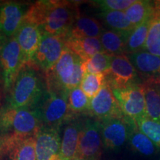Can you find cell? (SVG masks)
<instances>
[{
    "instance_id": "cell-27",
    "label": "cell",
    "mask_w": 160,
    "mask_h": 160,
    "mask_svg": "<svg viewBox=\"0 0 160 160\" xmlns=\"http://www.w3.org/2000/svg\"><path fill=\"white\" fill-rule=\"evenodd\" d=\"M154 1L135 0V2L125 11L128 19L132 25L137 27L148 17L152 14Z\"/></svg>"
},
{
    "instance_id": "cell-1",
    "label": "cell",
    "mask_w": 160,
    "mask_h": 160,
    "mask_svg": "<svg viewBox=\"0 0 160 160\" xmlns=\"http://www.w3.org/2000/svg\"><path fill=\"white\" fill-rule=\"evenodd\" d=\"M79 16L77 2L42 0L29 6L22 22L38 26L42 35L66 36Z\"/></svg>"
},
{
    "instance_id": "cell-18",
    "label": "cell",
    "mask_w": 160,
    "mask_h": 160,
    "mask_svg": "<svg viewBox=\"0 0 160 160\" xmlns=\"http://www.w3.org/2000/svg\"><path fill=\"white\" fill-rule=\"evenodd\" d=\"M67 123L61 141L60 159L61 160H73L78 156L82 121L74 118Z\"/></svg>"
},
{
    "instance_id": "cell-10",
    "label": "cell",
    "mask_w": 160,
    "mask_h": 160,
    "mask_svg": "<svg viewBox=\"0 0 160 160\" xmlns=\"http://www.w3.org/2000/svg\"><path fill=\"white\" fill-rule=\"evenodd\" d=\"M111 90L124 115L133 119L146 116L142 83Z\"/></svg>"
},
{
    "instance_id": "cell-24",
    "label": "cell",
    "mask_w": 160,
    "mask_h": 160,
    "mask_svg": "<svg viewBox=\"0 0 160 160\" xmlns=\"http://www.w3.org/2000/svg\"><path fill=\"white\" fill-rule=\"evenodd\" d=\"M99 17L110 30L130 35L134 26L130 22L125 11H107L99 13Z\"/></svg>"
},
{
    "instance_id": "cell-26",
    "label": "cell",
    "mask_w": 160,
    "mask_h": 160,
    "mask_svg": "<svg viewBox=\"0 0 160 160\" xmlns=\"http://www.w3.org/2000/svg\"><path fill=\"white\" fill-rule=\"evenodd\" d=\"M128 142L133 151L145 157L154 155L158 150L153 142L138 129L137 125L132 129Z\"/></svg>"
},
{
    "instance_id": "cell-11",
    "label": "cell",
    "mask_w": 160,
    "mask_h": 160,
    "mask_svg": "<svg viewBox=\"0 0 160 160\" xmlns=\"http://www.w3.org/2000/svg\"><path fill=\"white\" fill-rule=\"evenodd\" d=\"M106 83L111 89H119L134 84L142 83L126 54L113 56L111 68L105 76Z\"/></svg>"
},
{
    "instance_id": "cell-17",
    "label": "cell",
    "mask_w": 160,
    "mask_h": 160,
    "mask_svg": "<svg viewBox=\"0 0 160 160\" xmlns=\"http://www.w3.org/2000/svg\"><path fill=\"white\" fill-rule=\"evenodd\" d=\"M126 56L143 81L160 79V57L146 51L127 53Z\"/></svg>"
},
{
    "instance_id": "cell-21",
    "label": "cell",
    "mask_w": 160,
    "mask_h": 160,
    "mask_svg": "<svg viewBox=\"0 0 160 160\" xmlns=\"http://www.w3.org/2000/svg\"><path fill=\"white\" fill-rule=\"evenodd\" d=\"M65 46L83 61H87L97 53L105 52L99 38H65Z\"/></svg>"
},
{
    "instance_id": "cell-20",
    "label": "cell",
    "mask_w": 160,
    "mask_h": 160,
    "mask_svg": "<svg viewBox=\"0 0 160 160\" xmlns=\"http://www.w3.org/2000/svg\"><path fill=\"white\" fill-rule=\"evenodd\" d=\"M145 99V113L150 119L160 122V79L142 82Z\"/></svg>"
},
{
    "instance_id": "cell-25",
    "label": "cell",
    "mask_w": 160,
    "mask_h": 160,
    "mask_svg": "<svg viewBox=\"0 0 160 160\" xmlns=\"http://www.w3.org/2000/svg\"><path fill=\"white\" fill-rule=\"evenodd\" d=\"M152 14L148 17L141 24L134 28L128 38L125 54L142 51L150 30Z\"/></svg>"
},
{
    "instance_id": "cell-23",
    "label": "cell",
    "mask_w": 160,
    "mask_h": 160,
    "mask_svg": "<svg viewBox=\"0 0 160 160\" xmlns=\"http://www.w3.org/2000/svg\"><path fill=\"white\" fill-rule=\"evenodd\" d=\"M129 35L112 30H105L99 39L105 53L111 56L125 54V47Z\"/></svg>"
},
{
    "instance_id": "cell-6",
    "label": "cell",
    "mask_w": 160,
    "mask_h": 160,
    "mask_svg": "<svg viewBox=\"0 0 160 160\" xmlns=\"http://www.w3.org/2000/svg\"><path fill=\"white\" fill-rule=\"evenodd\" d=\"M99 122L103 148L109 151H118L128 142L132 129L137 125L134 119L125 115Z\"/></svg>"
},
{
    "instance_id": "cell-15",
    "label": "cell",
    "mask_w": 160,
    "mask_h": 160,
    "mask_svg": "<svg viewBox=\"0 0 160 160\" xmlns=\"http://www.w3.org/2000/svg\"><path fill=\"white\" fill-rule=\"evenodd\" d=\"M28 7L26 4L14 1L0 3V33L6 38L15 35L22 23Z\"/></svg>"
},
{
    "instance_id": "cell-5",
    "label": "cell",
    "mask_w": 160,
    "mask_h": 160,
    "mask_svg": "<svg viewBox=\"0 0 160 160\" xmlns=\"http://www.w3.org/2000/svg\"><path fill=\"white\" fill-rule=\"evenodd\" d=\"M68 96V92L46 87L45 93L35 108L42 127L59 128L63 123L74 119L70 111Z\"/></svg>"
},
{
    "instance_id": "cell-16",
    "label": "cell",
    "mask_w": 160,
    "mask_h": 160,
    "mask_svg": "<svg viewBox=\"0 0 160 160\" xmlns=\"http://www.w3.org/2000/svg\"><path fill=\"white\" fill-rule=\"evenodd\" d=\"M21 48L25 65H31L41 42V31L33 24L22 22L13 36Z\"/></svg>"
},
{
    "instance_id": "cell-3",
    "label": "cell",
    "mask_w": 160,
    "mask_h": 160,
    "mask_svg": "<svg viewBox=\"0 0 160 160\" xmlns=\"http://www.w3.org/2000/svg\"><path fill=\"white\" fill-rule=\"evenodd\" d=\"M85 74L83 60L65 46L58 62L45 74L46 87L69 92L79 87Z\"/></svg>"
},
{
    "instance_id": "cell-7",
    "label": "cell",
    "mask_w": 160,
    "mask_h": 160,
    "mask_svg": "<svg viewBox=\"0 0 160 160\" xmlns=\"http://www.w3.org/2000/svg\"><path fill=\"white\" fill-rule=\"evenodd\" d=\"M24 65L21 48L17 39L14 37L7 38L0 53V76L6 91H11Z\"/></svg>"
},
{
    "instance_id": "cell-29",
    "label": "cell",
    "mask_w": 160,
    "mask_h": 160,
    "mask_svg": "<svg viewBox=\"0 0 160 160\" xmlns=\"http://www.w3.org/2000/svg\"><path fill=\"white\" fill-rule=\"evenodd\" d=\"M112 57L105 52H102L84 61L85 73H103L106 76L110 71Z\"/></svg>"
},
{
    "instance_id": "cell-2",
    "label": "cell",
    "mask_w": 160,
    "mask_h": 160,
    "mask_svg": "<svg viewBox=\"0 0 160 160\" xmlns=\"http://www.w3.org/2000/svg\"><path fill=\"white\" fill-rule=\"evenodd\" d=\"M46 90L38 70L31 65H25L19 71L10 91L8 105L14 108H35Z\"/></svg>"
},
{
    "instance_id": "cell-31",
    "label": "cell",
    "mask_w": 160,
    "mask_h": 160,
    "mask_svg": "<svg viewBox=\"0 0 160 160\" xmlns=\"http://www.w3.org/2000/svg\"><path fill=\"white\" fill-rule=\"evenodd\" d=\"M134 120L138 129L147 136L158 148H160V122L150 119L147 116Z\"/></svg>"
},
{
    "instance_id": "cell-12",
    "label": "cell",
    "mask_w": 160,
    "mask_h": 160,
    "mask_svg": "<svg viewBox=\"0 0 160 160\" xmlns=\"http://www.w3.org/2000/svg\"><path fill=\"white\" fill-rule=\"evenodd\" d=\"M0 160H36L35 137L0 138Z\"/></svg>"
},
{
    "instance_id": "cell-32",
    "label": "cell",
    "mask_w": 160,
    "mask_h": 160,
    "mask_svg": "<svg viewBox=\"0 0 160 160\" xmlns=\"http://www.w3.org/2000/svg\"><path fill=\"white\" fill-rule=\"evenodd\" d=\"M135 0H97L92 1V5L101 12L125 11Z\"/></svg>"
},
{
    "instance_id": "cell-8",
    "label": "cell",
    "mask_w": 160,
    "mask_h": 160,
    "mask_svg": "<svg viewBox=\"0 0 160 160\" xmlns=\"http://www.w3.org/2000/svg\"><path fill=\"white\" fill-rule=\"evenodd\" d=\"M66 36L42 35L31 65L47 73L53 68L65 48Z\"/></svg>"
},
{
    "instance_id": "cell-30",
    "label": "cell",
    "mask_w": 160,
    "mask_h": 160,
    "mask_svg": "<svg viewBox=\"0 0 160 160\" xmlns=\"http://www.w3.org/2000/svg\"><path fill=\"white\" fill-rule=\"evenodd\" d=\"M106 83L105 75L103 73H85L80 88L90 99L98 94Z\"/></svg>"
},
{
    "instance_id": "cell-4",
    "label": "cell",
    "mask_w": 160,
    "mask_h": 160,
    "mask_svg": "<svg viewBox=\"0 0 160 160\" xmlns=\"http://www.w3.org/2000/svg\"><path fill=\"white\" fill-rule=\"evenodd\" d=\"M42 127L35 108H14L7 105L0 110V138L36 137Z\"/></svg>"
},
{
    "instance_id": "cell-28",
    "label": "cell",
    "mask_w": 160,
    "mask_h": 160,
    "mask_svg": "<svg viewBox=\"0 0 160 160\" xmlns=\"http://www.w3.org/2000/svg\"><path fill=\"white\" fill-rule=\"evenodd\" d=\"M68 101L70 111L73 116L88 113L91 99L85 94L80 86L68 92Z\"/></svg>"
},
{
    "instance_id": "cell-13",
    "label": "cell",
    "mask_w": 160,
    "mask_h": 160,
    "mask_svg": "<svg viewBox=\"0 0 160 160\" xmlns=\"http://www.w3.org/2000/svg\"><path fill=\"white\" fill-rule=\"evenodd\" d=\"M88 113L99 122L124 116L111 88L107 83L98 94L91 99Z\"/></svg>"
},
{
    "instance_id": "cell-19",
    "label": "cell",
    "mask_w": 160,
    "mask_h": 160,
    "mask_svg": "<svg viewBox=\"0 0 160 160\" xmlns=\"http://www.w3.org/2000/svg\"><path fill=\"white\" fill-rule=\"evenodd\" d=\"M104 28L95 18L81 16L76 19L65 38L82 39V38H100Z\"/></svg>"
},
{
    "instance_id": "cell-34",
    "label": "cell",
    "mask_w": 160,
    "mask_h": 160,
    "mask_svg": "<svg viewBox=\"0 0 160 160\" xmlns=\"http://www.w3.org/2000/svg\"><path fill=\"white\" fill-rule=\"evenodd\" d=\"M73 160H87V159H83V158H81V157H77L76 159H74Z\"/></svg>"
},
{
    "instance_id": "cell-22",
    "label": "cell",
    "mask_w": 160,
    "mask_h": 160,
    "mask_svg": "<svg viewBox=\"0 0 160 160\" xmlns=\"http://www.w3.org/2000/svg\"><path fill=\"white\" fill-rule=\"evenodd\" d=\"M142 51L160 57V0L154 1L151 26Z\"/></svg>"
},
{
    "instance_id": "cell-9",
    "label": "cell",
    "mask_w": 160,
    "mask_h": 160,
    "mask_svg": "<svg viewBox=\"0 0 160 160\" xmlns=\"http://www.w3.org/2000/svg\"><path fill=\"white\" fill-rule=\"evenodd\" d=\"M102 147L99 122L92 119L84 120L80 132L77 157L99 160Z\"/></svg>"
},
{
    "instance_id": "cell-33",
    "label": "cell",
    "mask_w": 160,
    "mask_h": 160,
    "mask_svg": "<svg viewBox=\"0 0 160 160\" xmlns=\"http://www.w3.org/2000/svg\"><path fill=\"white\" fill-rule=\"evenodd\" d=\"M6 39H7V38H6L5 36L2 34V33H0V53H1L3 45H4V43H5ZM0 77H1V76H0Z\"/></svg>"
},
{
    "instance_id": "cell-14",
    "label": "cell",
    "mask_w": 160,
    "mask_h": 160,
    "mask_svg": "<svg viewBox=\"0 0 160 160\" xmlns=\"http://www.w3.org/2000/svg\"><path fill=\"white\" fill-rule=\"evenodd\" d=\"M35 138L36 160H61L59 128L42 127Z\"/></svg>"
}]
</instances>
